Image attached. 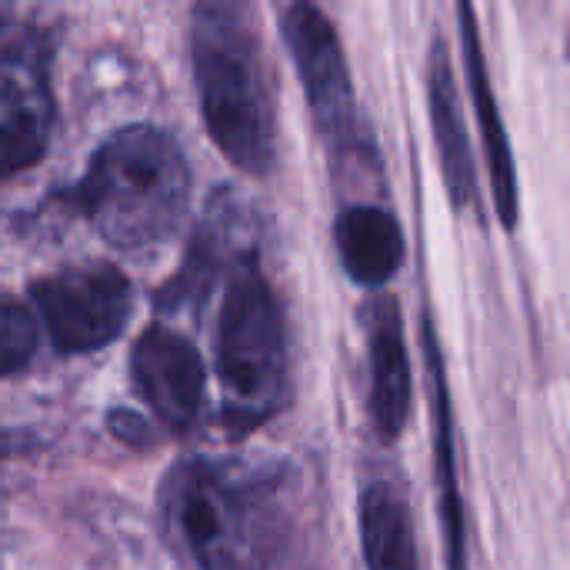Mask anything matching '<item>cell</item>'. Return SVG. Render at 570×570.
I'll return each instance as SVG.
<instances>
[{
  "label": "cell",
  "mask_w": 570,
  "mask_h": 570,
  "mask_svg": "<svg viewBox=\"0 0 570 570\" xmlns=\"http://www.w3.org/2000/svg\"><path fill=\"white\" fill-rule=\"evenodd\" d=\"M284 40L324 140L341 150L354 140V87L334 23L311 0H297L284 17Z\"/></svg>",
  "instance_id": "52a82bcc"
},
{
  "label": "cell",
  "mask_w": 570,
  "mask_h": 570,
  "mask_svg": "<svg viewBox=\"0 0 570 570\" xmlns=\"http://www.w3.org/2000/svg\"><path fill=\"white\" fill-rule=\"evenodd\" d=\"M190 200V170L177 140L157 127L134 124L117 130L94 154L77 204L120 250L164 244L184 220Z\"/></svg>",
  "instance_id": "7a4b0ae2"
},
{
  "label": "cell",
  "mask_w": 570,
  "mask_h": 570,
  "mask_svg": "<svg viewBox=\"0 0 570 570\" xmlns=\"http://www.w3.org/2000/svg\"><path fill=\"white\" fill-rule=\"evenodd\" d=\"M33 351H37L33 314L20 301L0 294V377L23 371L30 364Z\"/></svg>",
  "instance_id": "2e32d148"
},
{
  "label": "cell",
  "mask_w": 570,
  "mask_h": 570,
  "mask_svg": "<svg viewBox=\"0 0 570 570\" xmlns=\"http://www.w3.org/2000/svg\"><path fill=\"white\" fill-rule=\"evenodd\" d=\"M217 377L244 424L271 414L287 387L284 317L250 254L234 264L217 317Z\"/></svg>",
  "instance_id": "277c9868"
},
{
  "label": "cell",
  "mask_w": 570,
  "mask_h": 570,
  "mask_svg": "<svg viewBox=\"0 0 570 570\" xmlns=\"http://www.w3.org/2000/svg\"><path fill=\"white\" fill-rule=\"evenodd\" d=\"M428 100H431V124H434V144L441 150V170L451 190V200L458 207L474 200V160H471V144L461 117V100L451 73V60L444 43L438 40L431 47L428 60Z\"/></svg>",
  "instance_id": "4fadbf2b"
},
{
  "label": "cell",
  "mask_w": 570,
  "mask_h": 570,
  "mask_svg": "<svg viewBox=\"0 0 570 570\" xmlns=\"http://www.w3.org/2000/svg\"><path fill=\"white\" fill-rule=\"evenodd\" d=\"M190 50L214 144L240 170L267 174L277 154V117L254 7L247 0H200Z\"/></svg>",
  "instance_id": "6da1fadb"
},
{
  "label": "cell",
  "mask_w": 570,
  "mask_h": 570,
  "mask_svg": "<svg viewBox=\"0 0 570 570\" xmlns=\"http://www.w3.org/2000/svg\"><path fill=\"white\" fill-rule=\"evenodd\" d=\"M424 354L431 374V401H434V481L441 494V518L448 538V568L468 570V541H464V504L458 491V461H454V424H451V397L441 347L434 337V324L424 321Z\"/></svg>",
  "instance_id": "8fae6325"
},
{
  "label": "cell",
  "mask_w": 570,
  "mask_h": 570,
  "mask_svg": "<svg viewBox=\"0 0 570 570\" xmlns=\"http://www.w3.org/2000/svg\"><path fill=\"white\" fill-rule=\"evenodd\" d=\"M130 381L150 414L170 431H190L204 411V361L197 347L170 331L147 327L130 351Z\"/></svg>",
  "instance_id": "ba28073f"
},
{
  "label": "cell",
  "mask_w": 570,
  "mask_h": 570,
  "mask_svg": "<svg viewBox=\"0 0 570 570\" xmlns=\"http://www.w3.org/2000/svg\"><path fill=\"white\" fill-rule=\"evenodd\" d=\"M110 431H114L117 438H130L134 444H140V441L147 438L144 421L134 417V414H127V411H114V414H110Z\"/></svg>",
  "instance_id": "e0dca14e"
},
{
  "label": "cell",
  "mask_w": 570,
  "mask_h": 570,
  "mask_svg": "<svg viewBox=\"0 0 570 570\" xmlns=\"http://www.w3.org/2000/svg\"><path fill=\"white\" fill-rule=\"evenodd\" d=\"M167 521L200 570H274L284 518L274 491L217 461L180 464L164 488Z\"/></svg>",
  "instance_id": "3957f363"
},
{
  "label": "cell",
  "mask_w": 570,
  "mask_h": 570,
  "mask_svg": "<svg viewBox=\"0 0 570 570\" xmlns=\"http://www.w3.org/2000/svg\"><path fill=\"white\" fill-rule=\"evenodd\" d=\"M337 250L351 281L384 287L404 261V230L384 207H347L337 220Z\"/></svg>",
  "instance_id": "7c38bea8"
},
{
  "label": "cell",
  "mask_w": 570,
  "mask_h": 570,
  "mask_svg": "<svg viewBox=\"0 0 570 570\" xmlns=\"http://www.w3.org/2000/svg\"><path fill=\"white\" fill-rule=\"evenodd\" d=\"M230 234H234V210H230L227 200L220 197V200L210 204V210H207L200 230L194 234V244H190V250H187L184 271L177 274L174 284H167L160 304H170V307L200 304V301L210 294V287H214V281H217V274H220V267L237 264L240 257H247V250L234 257Z\"/></svg>",
  "instance_id": "9a60e30c"
},
{
  "label": "cell",
  "mask_w": 570,
  "mask_h": 570,
  "mask_svg": "<svg viewBox=\"0 0 570 570\" xmlns=\"http://www.w3.org/2000/svg\"><path fill=\"white\" fill-rule=\"evenodd\" d=\"M37 314L63 354L107 347L130 317V284L110 264H77L40 277L30 287Z\"/></svg>",
  "instance_id": "8992f818"
},
{
  "label": "cell",
  "mask_w": 570,
  "mask_h": 570,
  "mask_svg": "<svg viewBox=\"0 0 570 570\" xmlns=\"http://www.w3.org/2000/svg\"><path fill=\"white\" fill-rule=\"evenodd\" d=\"M458 17H461L468 77H471V94H474L481 134H484V150H488L498 214H501V224L508 230H514L518 227V207H521V200H518V174H514L508 130H504V120H501V110H498V100H494V87H491V77H488V63H484V53H481V37H478V20H474L471 0H458Z\"/></svg>",
  "instance_id": "30bf717a"
},
{
  "label": "cell",
  "mask_w": 570,
  "mask_h": 570,
  "mask_svg": "<svg viewBox=\"0 0 570 570\" xmlns=\"http://www.w3.org/2000/svg\"><path fill=\"white\" fill-rule=\"evenodd\" d=\"M50 127V40L37 23L0 13V177L40 160Z\"/></svg>",
  "instance_id": "5b68a950"
},
{
  "label": "cell",
  "mask_w": 570,
  "mask_h": 570,
  "mask_svg": "<svg viewBox=\"0 0 570 570\" xmlns=\"http://www.w3.org/2000/svg\"><path fill=\"white\" fill-rule=\"evenodd\" d=\"M367 344H371V424L384 444L397 441L411 417V364L397 304L381 297L367 311Z\"/></svg>",
  "instance_id": "9c48e42d"
},
{
  "label": "cell",
  "mask_w": 570,
  "mask_h": 570,
  "mask_svg": "<svg viewBox=\"0 0 570 570\" xmlns=\"http://www.w3.org/2000/svg\"><path fill=\"white\" fill-rule=\"evenodd\" d=\"M361 548L367 570H421L411 511L391 484L361 494Z\"/></svg>",
  "instance_id": "5bb4252c"
}]
</instances>
